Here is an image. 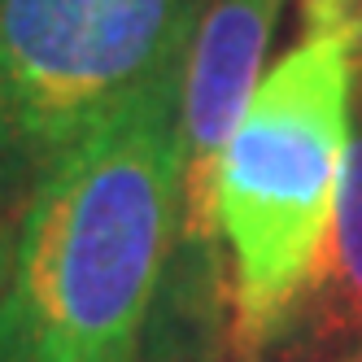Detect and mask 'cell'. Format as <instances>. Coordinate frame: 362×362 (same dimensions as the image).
<instances>
[{
	"instance_id": "6da1fadb",
	"label": "cell",
	"mask_w": 362,
	"mask_h": 362,
	"mask_svg": "<svg viewBox=\"0 0 362 362\" xmlns=\"http://www.w3.org/2000/svg\"><path fill=\"white\" fill-rule=\"evenodd\" d=\"M184 231V74L100 122L27 197L0 362H144Z\"/></svg>"
},
{
	"instance_id": "7a4b0ae2",
	"label": "cell",
	"mask_w": 362,
	"mask_h": 362,
	"mask_svg": "<svg viewBox=\"0 0 362 362\" xmlns=\"http://www.w3.org/2000/svg\"><path fill=\"white\" fill-rule=\"evenodd\" d=\"M362 57L301 35L257 83L214 175V231L227 249L240 341L262 358L288 332L332 236L354 140Z\"/></svg>"
},
{
	"instance_id": "3957f363",
	"label": "cell",
	"mask_w": 362,
	"mask_h": 362,
	"mask_svg": "<svg viewBox=\"0 0 362 362\" xmlns=\"http://www.w3.org/2000/svg\"><path fill=\"white\" fill-rule=\"evenodd\" d=\"M210 0H0V170L31 188L100 122L184 74Z\"/></svg>"
},
{
	"instance_id": "277c9868",
	"label": "cell",
	"mask_w": 362,
	"mask_h": 362,
	"mask_svg": "<svg viewBox=\"0 0 362 362\" xmlns=\"http://www.w3.org/2000/svg\"><path fill=\"white\" fill-rule=\"evenodd\" d=\"M284 0H210L184 66V231H214V175L262 83Z\"/></svg>"
},
{
	"instance_id": "5b68a950",
	"label": "cell",
	"mask_w": 362,
	"mask_h": 362,
	"mask_svg": "<svg viewBox=\"0 0 362 362\" xmlns=\"http://www.w3.org/2000/svg\"><path fill=\"white\" fill-rule=\"evenodd\" d=\"M218 236L179 231L158 310L148 323L144 362H262L236 332L231 279Z\"/></svg>"
},
{
	"instance_id": "8992f818",
	"label": "cell",
	"mask_w": 362,
	"mask_h": 362,
	"mask_svg": "<svg viewBox=\"0 0 362 362\" xmlns=\"http://www.w3.org/2000/svg\"><path fill=\"white\" fill-rule=\"evenodd\" d=\"M362 345V96L354 114V140L345 153V175L336 192L332 236L323 249V262L301 293V305L279 336V345Z\"/></svg>"
},
{
	"instance_id": "52a82bcc",
	"label": "cell",
	"mask_w": 362,
	"mask_h": 362,
	"mask_svg": "<svg viewBox=\"0 0 362 362\" xmlns=\"http://www.w3.org/2000/svg\"><path fill=\"white\" fill-rule=\"evenodd\" d=\"M301 35L341 40L362 57V0H297Z\"/></svg>"
},
{
	"instance_id": "ba28073f",
	"label": "cell",
	"mask_w": 362,
	"mask_h": 362,
	"mask_svg": "<svg viewBox=\"0 0 362 362\" xmlns=\"http://www.w3.org/2000/svg\"><path fill=\"white\" fill-rule=\"evenodd\" d=\"M22 197L13 192L9 175L0 170V288L9 284V271H13V249H18V227H22Z\"/></svg>"
},
{
	"instance_id": "9c48e42d",
	"label": "cell",
	"mask_w": 362,
	"mask_h": 362,
	"mask_svg": "<svg viewBox=\"0 0 362 362\" xmlns=\"http://www.w3.org/2000/svg\"><path fill=\"white\" fill-rule=\"evenodd\" d=\"M332 362H362V345H354V349H349V354H336V358H332Z\"/></svg>"
},
{
	"instance_id": "30bf717a",
	"label": "cell",
	"mask_w": 362,
	"mask_h": 362,
	"mask_svg": "<svg viewBox=\"0 0 362 362\" xmlns=\"http://www.w3.org/2000/svg\"><path fill=\"white\" fill-rule=\"evenodd\" d=\"M358 96H362V79H358Z\"/></svg>"
}]
</instances>
